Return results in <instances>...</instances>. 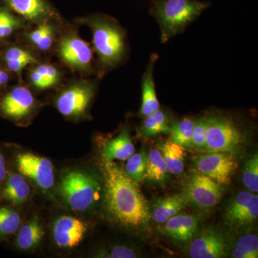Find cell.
<instances>
[{
	"instance_id": "19",
	"label": "cell",
	"mask_w": 258,
	"mask_h": 258,
	"mask_svg": "<svg viewBox=\"0 0 258 258\" xmlns=\"http://www.w3.org/2000/svg\"><path fill=\"white\" fill-rule=\"evenodd\" d=\"M1 64L10 73L20 76L23 69L38 63L37 57L30 51L17 45H7L0 50Z\"/></svg>"
},
{
	"instance_id": "20",
	"label": "cell",
	"mask_w": 258,
	"mask_h": 258,
	"mask_svg": "<svg viewBox=\"0 0 258 258\" xmlns=\"http://www.w3.org/2000/svg\"><path fill=\"white\" fill-rule=\"evenodd\" d=\"M45 235L40 219L35 215L25 225L20 226L15 239V247L22 251H31L36 249Z\"/></svg>"
},
{
	"instance_id": "28",
	"label": "cell",
	"mask_w": 258,
	"mask_h": 258,
	"mask_svg": "<svg viewBox=\"0 0 258 258\" xmlns=\"http://www.w3.org/2000/svg\"><path fill=\"white\" fill-rule=\"evenodd\" d=\"M167 167L160 151L152 149L148 156L147 170L144 179L163 183L167 177Z\"/></svg>"
},
{
	"instance_id": "16",
	"label": "cell",
	"mask_w": 258,
	"mask_h": 258,
	"mask_svg": "<svg viewBox=\"0 0 258 258\" xmlns=\"http://www.w3.org/2000/svg\"><path fill=\"white\" fill-rule=\"evenodd\" d=\"M31 186L20 172L10 170L0 187V204L18 207L27 203L31 195Z\"/></svg>"
},
{
	"instance_id": "36",
	"label": "cell",
	"mask_w": 258,
	"mask_h": 258,
	"mask_svg": "<svg viewBox=\"0 0 258 258\" xmlns=\"http://www.w3.org/2000/svg\"><path fill=\"white\" fill-rule=\"evenodd\" d=\"M29 80L32 86L39 90H46L50 88L46 80L42 77L41 74L35 68H32L28 74Z\"/></svg>"
},
{
	"instance_id": "26",
	"label": "cell",
	"mask_w": 258,
	"mask_h": 258,
	"mask_svg": "<svg viewBox=\"0 0 258 258\" xmlns=\"http://www.w3.org/2000/svg\"><path fill=\"white\" fill-rule=\"evenodd\" d=\"M21 216L15 207L0 204V240L17 233L21 226Z\"/></svg>"
},
{
	"instance_id": "12",
	"label": "cell",
	"mask_w": 258,
	"mask_h": 258,
	"mask_svg": "<svg viewBox=\"0 0 258 258\" xmlns=\"http://www.w3.org/2000/svg\"><path fill=\"white\" fill-rule=\"evenodd\" d=\"M15 14L37 25L48 21H60V17L47 0H2Z\"/></svg>"
},
{
	"instance_id": "33",
	"label": "cell",
	"mask_w": 258,
	"mask_h": 258,
	"mask_svg": "<svg viewBox=\"0 0 258 258\" xmlns=\"http://www.w3.org/2000/svg\"><path fill=\"white\" fill-rule=\"evenodd\" d=\"M208 127V116L202 117L195 122L192 135V147L198 149H205Z\"/></svg>"
},
{
	"instance_id": "30",
	"label": "cell",
	"mask_w": 258,
	"mask_h": 258,
	"mask_svg": "<svg viewBox=\"0 0 258 258\" xmlns=\"http://www.w3.org/2000/svg\"><path fill=\"white\" fill-rule=\"evenodd\" d=\"M148 156L144 152L134 154L128 158L125 166L127 175L139 183L144 180L147 170Z\"/></svg>"
},
{
	"instance_id": "31",
	"label": "cell",
	"mask_w": 258,
	"mask_h": 258,
	"mask_svg": "<svg viewBox=\"0 0 258 258\" xmlns=\"http://www.w3.org/2000/svg\"><path fill=\"white\" fill-rule=\"evenodd\" d=\"M232 256L235 258H257L258 238L255 235L242 236L235 248L232 250Z\"/></svg>"
},
{
	"instance_id": "15",
	"label": "cell",
	"mask_w": 258,
	"mask_h": 258,
	"mask_svg": "<svg viewBox=\"0 0 258 258\" xmlns=\"http://www.w3.org/2000/svg\"><path fill=\"white\" fill-rule=\"evenodd\" d=\"M227 244L220 232L212 229L203 230L189 245V254L192 258H219L225 254Z\"/></svg>"
},
{
	"instance_id": "22",
	"label": "cell",
	"mask_w": 258,
	"mask_h": 258,
	"mask_svg": "<svg viewBox=\"0 0 258 258\" xmlns=\"http://www.w3.org/2000/svg\"><path fill=\"white\" fill-rule=\"evenodd\" d=\"M135 152V148L131 138L128 129L123 128L120 134L106 144L103 156L108 161L125 160Z\"/></svg>"
},
{
	"instance_id": "17",
	"label": "cell",
	"mask_w": 258,
	"mask_h": 258,
	"mask_svg": "<svg viewBox=\"0 0 258 258\" xmlns=\"http://www.w3.org/2000/svg\"><path fill=\"white\" fill-rule=\"evenodd\" d=\"M198 224V217L195 215L177 214L164 222L163 232L177 242H186L193 238Z\"/></svg>"
},
{
	"instance_id": "13",
	"label": "cell",
	"mask_w": 258,
	"mask_h": 258,
	"mask_svg": "<svg viewBox=\"0 0 258 258\" xmlns=\"http://www.w3.org/2000/svg\"><path fill=\"white\" fill-rule=\"evenodd\" d=\"M88 230V225L83 220L63 215L56 219L52 225V238L60 248H75L84 240Z\"/></svg>"
},
{
	"instance_id": "1",
	"label": "cell",
	"mask_w": 258,
	"mask_h": 258,
	"mask_svg": "<svg viewBox=\"0 0 258 258\" xmlns=\"http://www.w3.org/2000/svg\"><path fill=\"white\" fill-rule=\"evenodd\" d=\"M103 198L106 212L117 225L128 230H147L150 208L139 189L124 169L113 161L103 162Z\"/></svg>"
},
{
	"instance_id": "23",
	"label": "cell",
	"mask_w": 258,
	"mask_h": 258,
	"mask_svg": "<svg viewBox=\"0 0 258 258\" xmlns=\"http://www.w3.org/2000/svg\"><path fill=\"white\" fill-rule=\"evenodd\" d=\"M171 122L165 111L158 109L145 117L140 127V133L144 137H152L161 134H170Z\"/></svg>"
},
{
	"instance_id": "6",
	"label": "cell",
	"mask_w": 258,
	"mask_h": 258,
	"mask_svg": "<svg viewBox=\"0 0 258 258\" xmlns=\"http://www.w3.org/2000/svg\"><path fill=\"white\" fill-rule=\"evenodd\" d=\"M39 102L28 88L17 85L0 93V117L18 125L30 121L36 114Z\"/></svg>"
},
{
	"instance_id": "32",
	"label": "cell",
	"mask_w": 258,
	"mask_h": 258,
	"mask_svg": "<svg viewBox=\"0 0 258 258\" xmlns=\"http://www.w3.org/2000/svg\"><path fill=\"white\" fill-rule=\"evenodd\" d=\"M242 181L244 186L252 192L258 191V156L254 154L247 160L242 172Z\"/></svg>"
},
{
	"instance_id": "21",
	"label": "cell",
	"mask_w": 258,
	"mask_h": 258,
	"mask_svg": "<svg viewBox=\"0 0 258 258\" xmlns=\"http://www.w3.org/2000/svg\"><path fill=\"white\" fill-rule=\"evenodd\" d=\"M189 203L183 194L158 199L153 207V219L158 224H164L182 211Z\"/></svg>"
},
{
	"instance_id": "34",
	"label": "cell",
	"mask_w": 258,
	"mask_h": 258,
	"mask_svg": "<svg viewBox=\"0 0 258 258\" xmlns=\"http://www.w3.org/2000/svg\"><path fill=\"white\" fill-rule=\"evenodd\" d=\"M34 68L46 80L50 88L54 87L60 82V73L55 66L47 63H37L35 64Z\"/></svg>"
},
{
	"instance_id": "5",
	"label": "cell",
	"mask_w": 258,
	"mask_h": 258,
	"mask_svg": "<svg viewBox=\"0 0 258 258\" xmlns=\"http://www.w3.org/2000/svg\"><path fill=\"white\" fill-rule=\"evenodd\" d=\"M96 81L79 80L68 85L56 96L57 111L70 119L86 117L96 94Z\"/></svg>"
},
{
	"instance_id": "14",
	"label": "cell",
	"mask_w": 258,
	"mask_h": 258,
	"mask_svg": "<svg viewBox=\"0 0 258 258\" xmlns=\"http://www.w3.org/2000/svg\"><path fill=\"white\" fill-rule=\"evenodd\" d=\"M257 217L258 196L248 191L237 194L226 210V220L233 227L249 225L257 220Z\"/></svg>"
},
{
	"instance_id": "4",
	"label": "cell",
	"mask_w": 258,
	"mask_h": 258,
	"mask_svg": "<svg viewBox=\"0 0 258 258\" xmlns=\"http://www.w3.org/2000/svg\"><path fill=\"white\" fill-rule=\"evenodd\" d=\"M102 185L96 176L79 169L68 171L61 178L58 194L66 205L77 212L93 208L101 195Z\"/></svg>"
},
{
	"instance_id": "37",
	"label": "cell",
	"mask_w": 258,
	"mask_h": 258,
	"mask_svg": "<svg viewBox=\"0 0 258 258\" xmlns=\"http://www.w3.org/2000/svg\"><path fill=\"white\" fill-rule=\"evenodd\" d=\"M10 171L9 161L6 151L3 146L0 145V187L8 177Z\"/></svg>"
},
{
	"instance_id": "35",
	"label": "cell",
	"mask_w": 258,
	"mask_h": 258,
	"mask_svg": "<svg viewBox=\"0 0 258 258\" xmlns=\"http://www.w3.org/2000/svg\"><path fill=\"white\" fill-rule=\"evenodd\" d=\"M103 257L111 258H134L137 257V254L133 249L125 246L116 245L111 247L106 254H103Z\"/></svg>"
},
{
	"instance_id": "27",
	"label": "cell",
	"mask_w": 258,
	"mask_h": 258,
	"mask_svg": "<svg viewBox=\"0 0 258 258\" xmlns=\"http://www.w3.org/2000/svg\"><path fill=\"white\" fill-rule=\"evenodd\" d=\"M195 120L190 118L171 122L170 125L171 141L184 149L192 147V135Z\"/></svg>"
},
{
	"instance_id": "3",
	"label": "cell",
	"mask_w": 258,
	"mask_h": 258,
	"mask_svg": "<svg viewBox=\"0 0 258 258\" xmlns=\"http://www.w3.org/2000/svg\"><path fill=\"white\" fill-rule=\"evenodd\" d=\"M149 13L159 24L161 43H166L185 29L210 7L199 0H152Z\"/></svg>"
},
{
	"instance_id": "18",
	"label": "cell",
	"mask_w": 258,
	"mask_h": 258,
	"mask_svg": "<svg viewBox=\"0 0 258 258\" xmlns=\"http://www.w3.org/2000/svg\"><path fill=\"white\" fill-rule=\"evenodd\" d=\"M159 56L157 54H152L145 72L142 76V106L139 114L143 117L152 114L154 111L159 109V102L156 92L154 77V66Z\"/></svg>"
},
{
	"instance_id": "25",
	"label": "cell",
	"mask_w": 258,
	"mask_h": 258,
	"mask_svg": "<svg viewBox=\"0 0 258 258\" xmlns=\"http://www.w3.org/2000/svg\"><path fill=\"white\" fill-rule=\"evenodd\" d=\"M160 149L168 171L176 175L181 174L184 169V148L170 140L163 144Z\"/></svg>"
},
{
	"instance_id": "9",
	"label": "cell",
	"mask_w": 258,
	"mask_h": 258,
	"mask_svg": "<svg viewBox=\"0 0 258 258\" xmlns=\"http://www.w3.org/2000/svg\"><path fill=\"white\" fill-rule=\"evenodd\" d=\"M18 172L40 189L49 191L55 184L54 166L50 160L32 153L19 154L15 159Z\"/></svg>"
},
{
	"instance_id": "2",
	"label": "cell",
	"mask_w": 258,
	"mask_h": 258,
	"mask_svg": "<svg viewBox=\"0 0 258 258\" xmlns=\"http://www.w3.org/2000/svg\"><path fill=\"white\" fill-rule=\"evenodd\" d=\"M92 32L93 50L98 57L101 76L114 69L124 59L127 51L126 35L118 22L105 15L81 18Z\"/></svg>"
},
{
	"instance_id": "8",
	"label": "cell",
	"mask_w": 258,
	"mask_h": 258,
	"mask_svg": "<svg viewBox=\"0 0 258 258\" xmlns=\"http://www.w3.org/2000/svg\"><path fill=\"white\" fill-rule=\"evenodd\" d=\"M56 53L75 72L83 74L92 72V49L76 31H69L61 35L56 46Z\"/></svg>"
},
{
	"instance_id": "10",
	"label": "cell",
	"mask_w": 258,
	"mask_h": 258,
	"mask_svg": "<svg viewBox=\"0 0 258 258\" xmlns=\"http://www.w3.org/2000/svg\"><path fill=\"white\" fill-rule=\"evenodd\" d=\"M195 165L199 173L224 185L230 182L231 177L237 169V162L235 154L212 152L195 157Z\"/></svg>"
},
{
	"instance_id": "11",
	"label": "cell",
	"mask_w": 258,
	"mask_h": 258,
	"mask_svg": "<svg viewBox=\"0 0 258 258\" xmlns=\"http://www.w3.org/2000/svg\"><path fill=\"white\" fill-rule=\"evenodd\" d=\"M222 194V185L198 172L193 174L188 179L185 196L189 203L199 208H210L220 202Z\"/></svg>"
},
{
	"instance_id": "7",
	"label": "cell",
	"mask_w": 258,
	"mask_h": 258,
	"mask_svg": "<svg viewBox=\"0 0 258 258\" xmlns=\"http://www.w3.org/2000/svg\"><path fill=\"white\" fill-rule=\"evenodd\" d=\"M206 152H225L235 154L243 139L235 121L224 115H208Z\"/></svg>"
},
{
	"instance_id": "24",
	"label": "cell",
	"mask_w": 258,
	"mask_h": 258,
	"mask_svg": "<svg viewBox=\"0 0 258 258\" xmlns=\"http://www.w3.org/2000/svg\"><path fill=\"white\" fill-rule=\"evenodd\" d=\"M56 28L53 21L39 24L36 28L29 32L27 37L29 42L39 50L46 52L50 50L55 40Z\"/></svg>"
},
{
	"instance_id": "29",
	"label": "cell",
	"mask_w": 258,
	"mask_h": 258,
	"mask_svg": "<svg viewBox=\"0 0 258 258\" xmlns=\"http://www.w3.org/2000/svg\"><path fill=\"white\" fill-rule=\"evenodd\" d=\"M23 27V19L4 5H0V42L5 41Z\"/></svg>"
}]
</instances>
